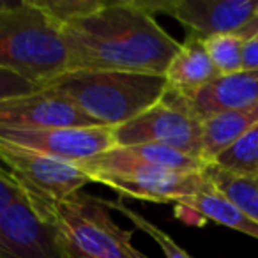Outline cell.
Returning a JSON list of instances; mask_svg holds the SVG:
<instances>
[{
  "label": "cell",
  "instance_id": "cell-12",
  "mask_svg": "<svg viewBox=\"0 0 258 258\" xmlns=\"http://www.w3.org/2000/svg\"><path fill=\"white\" fill-rule=\"evenodd\" d=\"M90 177L94 184H103L120 195L158 204H179L182 198L193 197L209 186L205 170L197 173H94Z\"/></svg>",
  "mask_w": 258,
  "mask_h": 258
},
{
  "label": "cell",
  "instance_id": "cell-14",
  "mask_svg": "<svg viewBox=\"0 0 258 258\" xmlns=\"http://www.w3.org/2000/svg\"><path fill=\"white\" fill-rule=\"evenodd\" d=\"M168 85L182 94H193L202 87L209 85L219 78L212 58L209 57L205 39L187 34L186 39L180 43V50L168 66L165 73Z\"/></svg>",
  "mask_w": 258,
  "mask_h": 258
},
{
  "label": "cell",
  "instance_id": "cell-21",
  "mask_svg": "<svg viewBox=\"0 0 258 258\" xmlns=\"http://www.w3.org/2000/svg\"><path fill=\"white\" fill-rule=\"evenodd\" d=\"M242 71H258V37L247 39L244 46Z\"/></svg>",
  "mask_w": 258,
  "mask_h": 258
},
{
  "label": "cell",
  "instance_id": "cell-22",
  "mask_svg": "<svg viewBox=\"0 0 258 258\" xmlns=\"http://www.w3.org/2000/svg\"><path fill=\"white\" fill-rule=\"evenodd\" d=\"M256 16H258V8H256Z\"/></svg>",
  "mask_w": 258,
  "mask_h": 258
},
{
  "label": "cell",
  "instance_id": "cell-19",
  "mask_svg": "<svg viewBox=\"0 0 258 258\" xmlns=\"http://www.w3.org/2000/svg\"><path fill=\"white\" fill-rule=\"evenodd\" d=\"M209 57L221 76L237 75L242 71V58L246 39L239 34H219L205 39Z\"/></svg>",
  "mask_w": 258,
  "mask_h": 258
},
{
  "label": "cell",
  "instance_id": "cell-3",
  "mask_svg": "<svg viewBox=\"0 0 258 258\" xmlns=\"http://www.w3.org/2000/svg\"><path fill=\"white\" fill-rule=\"evenodd\" d=\"M41 89L64 96L99 125L118 127L158 103L168 80L154 73L68 71Z\"/></svg>",
  "mask_w": 258,
  "mask_h": 258
},
{
  "label": "cell",
  "instance_id": "cell-1",
  "mask_svg": "<svg viewBox=\"0 0 258 258\" xmlns=\"http://www.w3.org/2000/svg\"><path fill=\"white\" fill-rule=\"evenodd\" d=\"M64 23L71 71L165 75L180 43L144 2H48Z\"/></svg>",
  "mask_w": 258,
  "mask_h": 258
},
{
  "label": "cell",
  "instance_id": "cell-11",
  "mask_svg": "<svg viewBox=\"0 0 258 258\" xmlns=\"http://www.w3.org/2000/svg\"><path fill=\"white\" fill-rule=\"evenodd\" d=\"M80 168L89 175L94 173H197L207 168V163L175 149L163 145H115L113 149L80 163Z\"/></svg>",
  "mask_w": 258,
  "mask_h": 258
},
{
  "label": "cell",
  "instance_id": "cell-18",
  "mask_svg": "<svg viewBox=\"0 0 258 258\" xmlns=\"http://www.w3.org/2000/svg\"><path fill=\"white\" fill-rule=\"evenodd\" d=\"M211 165L233 175L258 177V124L225 149Z\"/></svg>",
  "mask_w": 258,
  "mask_h": 258
},
{
  "label": "cell",
  "instance_id": "cell-17",
  "mask_svg": "<svg viewBox=\"0 0 258 258\" xmlns=\"http://www.w3.org/2000/svg\"><path fill=\"white\" fill-rule=\"evenodd\" d=\"M205 175L221 193H225L253 221L258 223V177L233 175L214 165L205 168Z\"/></svg>",
  "mask_w": 258,
  "mask_h": 258
},
{
  "label": "cell",
  "instance_id": "cell-15",
  "mask_svg": "<svg viewBox=\"0 0 258 258\" xmlns=\"http://www.w3.org/2000/svg\"><path fill=\"white\" fill-rule=\"evenodd\" d=\"M177 205L187 209V211H193L195 214H200L202 218L212 219L214 223L258 239V223L253 221L225 193H221L211 182V179H209V186L205 189H202L193 197L182 198Z\"/></svg>",
  "mask_w": 258,
  "mask_h": 258
},
{
  "label": "cell",
  "instance_id": "cell-2",
  "mask_svg": "<svg viewBox=\"0 0 258 258\" xmlns=\"http://www.w3.org/2000/svg\"><path fill=\"white\" fill-rule=\"evenodd\" d=\"M0 69L25 83L29 92L71 71L64 23L48 2H2Z\"/></svg>",
  "mask_w": 258,
  "mask_h": 258
},
{
  "label": "cell",
  "instance_id": "cell-7",
  "mask_svg": "<svg viewBox=\"0 0 258 258\" xmlns=\"http://www.w3.org/2000/svg\"><path fill=\"white\" fill-rule=\"evenodd\" d=\"M0 156L4 170L25 191L36 211L68 200L80 193L85 184H94L92 177L78 165L50 158L29 149L0 140Z\"/></svg>",
  "mask_w": 258,
  "mask_h": 258
},
{
  "label": "cell",
  "instance_id": "cell-5",
  "mask_svg": "<svg viewBox=\"0 0 258 258\" xmlns=\"http://www.w3.org/2000/svg\"><path fill=\"white\" fill-rule=\"evenodd\" d=\"M115 142L125 145H163L202 159L204 152V120L193 110L182 92L168 85L158 103L113 127Z\"/></svg>",
  "mask_w": 258,
  "mask_h": 258
},
{
  "label": "cell",
  "instance_id": "cell-8",
  "mask_svg": "<svg viewBox=\"0 0 258 258\" xmlns=\"http://www.w3.org/2000/svg\"><path fill=\"white\" fill-rule=\"evenodd\" d=\"M0 140L73 165L89 161L117 145L113 127L106 125L51 129L0 127Z\"/></svg>",
  "mask_w": 258,
  "mask_h": 258
},
{
  "label": "cell",
  "instance_id": "cell-10",
  "mask_svg": "<svg viewBox=\"0 0 258 258\" xmlns=\"http://www.w3.org/2000/svg\"><path fill=\"white\" fill-rule=\"evenodd\" d=\"M89 125L99 124L50 89H37L0 99V127L51 129Z\"/></svg>",
  "mask_w": 258,
  "mask_h": 258
},
{
  "label": "cell",
  "instance_id": "cell-4",
  "mask_svg": "<svg viewBox=\"0 0 258 258\" xmlns=\"http://www.w3.org/2000/svg\"><path fill=\"white\" fill-rule=\"evenodd\" d=\"M53 226L69 258H147L110 216L104 200L76 193L36 211Z\"/></svg>",
  "mask_w": 258,
  "mask_h": 258
},
{
  "label": "cell",
  "instance_id": "cell-9",
  "mask_svg": "<svg viewBox=\"0 0 258 258\" xmlns=\"http://www.w3.org/2000/svg\"><path fill=\"white\" fill-rule=\"evenodd\" d=\"M151 13L161 11L189 29V34L209 39L219 34H237L256 16V0H165L144 2Z\"/></svg>",
  "mask_w": 258,
  "mask_h": 258
},
{
  "label": "cell",
  "instance_id": "cell-13",
  "mask_svg": "<svg viewBox=\"0 0 258 258\" xmlns=\"http://www.w3.org/2000/svg\"><path fill=\"white\" fill-rule=\"evenodd\" d=\"M186 97L202 120L221 111L253 106L258 104V71L219 76Z\"/></svg>",
  "mask_w": 258,
  "mask_h": 258
},
{
  "label": "cell",
  "instance_id": "cell-20",
  "mask_svg": "<svg viewBox=\"0 0 258 258\" xmlns=\"http://www.w3.org/2000/svg\"><path fill=\"white\" fill-rule=\"evenodd\" d=\"M104 204H106L108 209H113V211L120 212L124 218H127L129 221L133 223L135 226H138L142 232H145L147 235H151L152 239L159 244V247L163 249V253H165L166 258H191L189 254H187V251H184L182 247H180L179 244H177L175 240L168 235V233H165L161 228H158L154 223H151L147 218H144L142 214L135 212L133 209L125 207L122 202H104Z\"/></svg>",
  "mask_w": 258,
  "mask_h": 258
},
{
  "label": "cell",
  "instance_id": "cell-16",
  "mask_svg": "<svg viewBox=\"0 0 258 258\" xmlns=\"http://www.w3.org/2000/svg\"><path fill=\"white\" fill-rule=\"evenodd\" d=\"M258 124V104L228 110L204 118V152L202 159L211 165L225 149Z\"/></svg>",
  "mask_w": 258,
  "mask_h": 258
},
{
  "label": "cell",
  "instance_id": "cell-6",
  "mask_svg": "<svg viewBox=\"0 0 258 258\" xmlns=\"http://www.w3.org/2000/svg\"><path fill=\"white\" fill-rule=\"evenodd\" d=\"M0 258H69L8 170L0 172Z\"/></svg>",
  "mask_w": 258,
  "mask_h": 258
}]
</instances>
